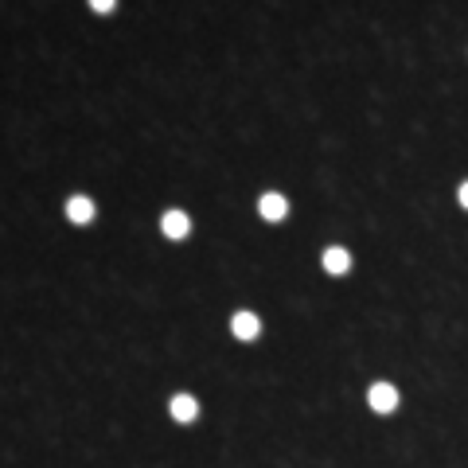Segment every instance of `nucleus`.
<instances>
[{
    "mask_svg": "<svg viewBox=\"0 0 468 468\" xmlns=\"http://www.w3.org/2000/svg\"><path fill=\"white\" fill-rule=\"evenodd\" d=\"M230 328H234V336H238V340H254L258 332H262V324H258L254 312H238V316L230 320Z\"/></svg>",
    "mask_w": 468,
    "mask_h": 468,
    "instance_id": "3",
    "label": "nucleus"
},
{
    "mask_svg": "<svg viewBox=\"0 0 468 468\" xmlns=\"http://www.w3.org/2000/svg\"><path fill=\"white\" fill-rule=\"evenodd\" d=\"M113 4H117V0H90V8H94V12H113Z\"/></svg>",
    "mask_w": 468,
    "mask_h": 468,
    "instance_id": "8",
    "label": "nucleus"
},
{
    "mask_svg": "<svg viewBox=\"0 0 468 468\" xmlns=\"http://www.w3.org/2000/svg\"><path fill=\"white\" fill-rule=\"evenodd\" d=\"M66 215H71V223H90L94 219V203H90L86 195H74L71 203H66Z\"/></svg>",
    "mask_w": 468,
    "mask_h": 468,
    "instance_id": "6",
    "label": "nucleus"
},
{
    "mask_svg": "<svg viewBox=\"0 0 468 468\" xmlns=\"http://www.w3.org/2000/svg\"><path fill=\"white\" fill-rule=\"evenodd\" d=\"M258 211H262V219H270V223H278V219H285L289 215V203L281 195H262V203H258Z\"/></svg>",
    "mask_w": 468,
    "mask_h": 468,
    "instance_id": "2",
    "label": "nucleus"
},
{
    "mask_svg": "<svg viewBox=\"0 0 468 468\" xmlns=\"http://www.w3.org/2000/svg\"><path fill=\"white\" fill-rule=\"evenodd\" d=\"M371 406L379 410V414H390V410L398 406V390L390 387V382H375L371 387Z\"/></svg>",
    "mask_w": 468,
    "mask_h": 468,
    "instance_id": "1",
    "label": "nucleus"
},
{
    "mask_svg": "<svg viewBox=\"0 0 468 468\" xmlns=\"http://www.w3.org/2000/svg\"><path fill=\"white\" fill-rule=\"evenodd\" d=\"M461 203L468 207V183H461Z\"/></svg>",
    "mask_w": 468,
    "mask_h": 468,
    "instance_id": "9",
    "label": "nucleus"
},
{
    "mask_svg": "<svg viewBox=\"0 0 468 468\" xmlns=\"http://www.w3.org/2000/svg\"><path fill=\"white\" fill-rule=\"evenodd\" d=\"M161 227H164L168 238H183V234L191 230V223H188V215H183V211H168V215L161 219Z\"/></svg>",
    "mask_w": 468,
    "mask_h": 468,
    "instance_id": "4",
    "label": "nucleus"
},
{
    "mask_svg": "<svg viewBox=\"0 0 468 468\" xmlns=\"http://www.w3.org/2000/svg\"><path fill=\"white\" fill-rule=\"evenodd\" d=\"M195 414H199V406H195L191 395H176L172 398V417L176 422H195Z\"/></svg>",
    "mask_w": 468,
    "mask_h": 468,
    "instance_id": "5",
    "label": "nucleus"
},
{
    "mask_svg": "<svg viewBox=\"0 0 468 468\" xmlns=\"http://www.w3.org/2000/svg\"><path fill=\"white\" fill-rule=\"evenodd\" d=\"M347 265H351L347 250H340V246L324 250V270H328V273H347Z\"/></svg>",
    "mask_w": 468,
    "mask_h": 468,
    "instance_id": "7",
    "label": "nucleus"
}]
</instances>
